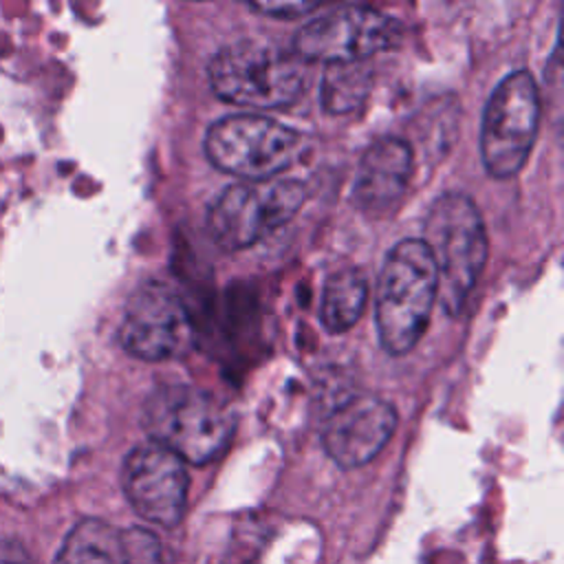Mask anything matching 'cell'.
Masks as SVG:
<instances>
[{"label": "cell", "instance_id": "obj_1", "mask_svg": "<svg viewBox=\"0 0 564 564\" xmlns=\"http://www.w3.org/2000/svg\"><path fill=\"white\" fill-rule=\"evenodd\" d=\"M438 300V278L432 253L421 238L392 247L379 273L375 322L386 352H410L425 335Z\"/></svg>", "mask_w": 564, "mask_h": 564}, {"label": "cell", "instance_id": "obj_2", "mask_svg": "<svg viewBox=\"0 0 564 564\" xmlns=\"http://www.w3.org/2000/svg\"><path fill=\"white\" fill-rule=\"evenodd\" d=\"M141 423L152 443L170 449L183 463L205 465L229 445L236 416L225 403L200 388L167 383L150 392L143 403Z\"/></svg>", "mask_w": 564, "mask_h": 564}, {"label": "cell", "instance_id": "obj_3", "mask_svg": "<svg viewBox=\"0 0 564 564\" xmlns=\"http://www.w3.org/2000/svg\"><path fill=\"white\" fill-rule=\"evenodd\" d=\"M434 260L438 300L458 315L487 262V231L474 200L458 192L441 194L427 209L421 238Z\"/></svg>", "mask_w": 564, "mask_h": 564}, {"label": "cell", "instance_id": "obj_4", "mask_svg": "<svg viewBox=\"0 0 564 564\" xmlns=\"http://www.w3.org/2000/svg\"><path fill=\"white\" fill-rule=\"evenodd\" d=\"M209 86L216 97L249 108H289L306 86L304 62L262 40H238L209 62Z\"/></svg>", "mask_w": 564, "mask_h": 564}, {"label": "cell", "instance_id": "obj_5", "mask_svg": "<svg viewBox=\"0 0 564 564\" xmlns=\"http://www.w3.org/2000/svg\"><path fill=\"white\" fill-rule=\"evenodd\" d=\"M302 148L297 130L251 112L227 115L205 134L209 163L249 183L275 178L300 159Z\"/></svg>", "mask_w": 564, "mask_h": 564}, {"label": "cell", "instance_id": "obj_6", "mask_svg": "<svg viewBox=\"0 0 564 564\" xmlns=\"http://www.w3.org/2000/svg\"><path fill=\"white\" fill-rule=\"evenodd\" d=\"M306 187L293 178L242 181L225 187L207 209V231L227 251H240L286 225L304 205Z\"/></svg>", "mask_w": 564, "mask_h": 564}, {"label": "cell", "instance_id": "obj_7", "mask_svg": "<svg viewBox=\"0 0 564 564\" xmlns=\"http://www.w3.org/2000/svg\"><path fill=\"white\" fill-rule=\"evenodd\" d=\"M540 123V90L524 68L509 73L489 95L482 128L480 156L494 178H511L524 165Z\"/></svg>", "mask_w": 564, "mask_h": 564}, {"label": "cell", "instance_id": "obj_8", "mask_svg": "<svg viewBox=\"0 0 564 564\" xmlns=\"http://www.w3.org/2000/svg\"><path fill=\"white\" fill-rule=\"evenodd\" d=\"M401 24L370 7H337L306 22L295 40L293 55L306 62L348 64L392 48L401 40Z\"/></svg>", "mask_w": 564, "mask_h": 564}, {"label": "cell", "instance_id": "obj_9", "mask_svg": "<svg viewBox=\"0 0 564 564\" xmlns=\"http://www.w3.org/2000/svg\"><path fill=\"white\" fill-rule=\"evenodd\" d=\"M119 344L143 361H165L194 346V324L181 295L165 282L141 284L123 308Z\"/></svg>", "mask_w": 564, "mask_h": 564}, {"label": "cell", "instance_id": "obj_10", "mask_svg": "<svg viewBox=\"0 0 564 564\" xmlns=\"http://www.w3.org/2000/svg\"><path fill=\"white\" fill-rule=\"evenodd\" d=\"M121 487L132 509L159 527H176L185 513V463L156 443L137 445L123 460Z\"/></svg>", "mask_w": 564, "mask_h": 564}, {"label": "cell", "instance_id": "obj_11", "mask_svg": "<svg viewBox=\"0 0 564 564\" xmlns=\"http://www.w3.org/2000/svg\"><path fill=\"white\" fill-rule=\"evenodd\" d=\"M397 410L377 394H352L324 419L322 445L344 469L370 463L392 438Z\"/></svg>", "mask_w": 564, "mask_h": 564}, {"label": "cell", "instance_id": "obj_12", "mask_svg": "<svg viewBox=\"0 0 564 564\" xmlns=\"http://www.w3.org/2000/svg\"><path fill=\"white\" fill-rule=\"evenodd\" d=\"M414 154L408 141L383 137L375 141L361 156L352 183V205L366 216H388L401 203L410 176Z\"/></svg>", "mask_w": 564, "mask_h": 564}, {"label": "cell", "instance_id": "obj_13", "mask_svg": "<svg viewBox=\"0 0 564 564\" xmlns=\"http://www.w3.org/2000/svg\"><path fill=\"white\" fill-rule=\"evenodd\" d=\"M53 564H130L126 535L104 520H82L64 538Z\"/></svg>", "mask_w": 564, "mask_h": 564}, {"label": "cell", "instance_id": "obj_14", "mask_svg": "<svg viewBox=\"0 0 564 564\" xmlns=\"http://www.w3.org/2000/svg\"><path fill=\"white\" fill-rule=\"evenodd\" d=\"M368 300V280L357 267H341L335 273H330L324 282L322 291V304H319V319L322 326L333 333L341 335L350 330Z\"/></svg>", "mask_w": 564, "mask_h": 564}, {"label": "cell", "instance_id": "obj_15", "mask_svg": "<svg viewBox=\"0 0 564 564\" xmlns=\"http://www.w3.org/2000/svg\"><path fill=\"white\" fill-rule=\"evenodd\" d=\"M372 86V70L366 62L328 64L322 75L319 99L326 112L348 115L359 108Z\"/></svg>", "mask_w": 564, "mask_h": 564}, {"label": "cell", "instance_id": "obj_16", "mask_svg": "<svg viewBox=\"0 0 564 564\" xmlns=\"http://www.w3.org/2000/svg\"><path fill=\"white\" fill-rule=\"evenodd\" d=\"M130 564H159V542L152 533L141 529L123 531Z\"/></svg>", "mask_w": 564, "mask_h": 564}, {"label": "cell", "instance_id": "obj_17", "mask_svg": "<svg viewBox=\"0 0 564 564\" xmlns=\"http://www.w3.org/2000/svg\"><path fill=\"white\" fill-rule=\"evenodd\" d=\"M317 7H319V2H315V0H300V2H249L251 11H258V13H264V15H271V18H284V20L306 15V13L315 11Z\"/></svg>", "mask_w": 564, "mask_h": 564}, {"label": "cell", "instance_id": "obj_18", "mask_svg": "<svg viewBox=\"0 0 564 564\" xmlns=\"http://www.w3.org/2000/svg\"><path fill=\"white\" fill-rule=\"evenodd\" d=\"M0 564H33V560L18 542L0 540Z\"/></svg>", "mask_w": 564, "mask_h": 564}]
</instances>
